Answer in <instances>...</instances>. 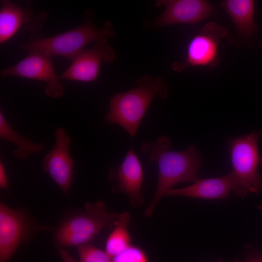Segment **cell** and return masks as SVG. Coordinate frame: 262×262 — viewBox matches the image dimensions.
Returning a JSON list of instances; mask_svg holds the SVG:
<instances>
[{"label":"cell","instance_id":"2e32d148","mask_svg":"<svg viewBox=\"0 0 262 262\" xmlns=\"http://www.w3.org/2000/svg\"><path fill=\"white\" fill-rule=\"evenodd\" d=\"M0 137L15 144L16 149L14 155L18 159H24L30 154L38 153L44 149L42 143L35 144L17 133L9 125L3 115L0 113Z\"/></svg>","mask_w":262,"mask_h":262},{"label":"cell","instance_id":"5bb4252c","mask_svg":"<svg viewBox=\"0 0 262 262\" xmlns=\"http://www.w3.org/2000/svg\"><path fill=\"white\" fill-rule=\"evenodd\" d=\"M235 183L232 172L218 178L198 179L193 184L180 189H170L165 195L184 196L205 199H226Z\"/></svg>","mask_w":262,"mask_h":262},{"label":"cell","instance_id":"ac0fdd59","mask_svg":"<svg viewBox=\"0 0 262 262\" xmlns=\"http://www.w3.org/2000/svg\"><path fill=\"white\" fill-rule=\"evenodd\" d=\"M80 262H112L111 258L106 251L90 244L78 247Z\"/></svg>","mask_w":262,"mask_h":262},{"label":"cell","instance_id":"277c9868","mask_svg":"<svg viewBox=\"0 0 262 262\" xmlns=\"http://www.w3.org/2000/svg\"><path fill=\"white\" fill-rule=\"evenodd\" d=\"M261 131H253L245 135L227 140L235 180L234 194L244 197L248 193L258 194L262 175L257 172L261 156L258 140Z\"/></svg>","mask_w":262,"mask_h":262},{"label":"cell","instance_id":"7402d4cb","mask_svg":"<svg viewBox=\"0 0 262 262\" xmlns=\"http://www.w3.org/2000/svg\"><path fill=\"white\" fill-rule=\"evenodd\" d=\"M233 262H262V257L257 254H254L249 256L243 262L235 261Z\"/></svg>","mask_w":262,"mask_h":262},{"label":"cell","instance_id":"e0dca14e","mask_svg":"<svg viewBox=\"0 0 262 262\" xmlns=\"http://www.w3.org/2000/svg\"><path fill=\"white\" fill-rule=\"evenodd\" d=\"M130 221L128 213L124 212L119 214L118 220L105 245V251L111 258L131 246V240L127 228Z\"/></svg>","mask_w":262,"mask_h":262},{"label":"cell","instance_id":"52a82bcc","mask_svg":"<svg viewBox=\"0 0 262 262\" xmlns=\"http://www.w3.org/2000/svg\"><path fill=\"white\" fill-rule=\"evenodd\" d=\"M47 16L46 11L36 12L25 3L21 5L9 0H0V43L11 39L21 30L31 33V38L36 37Z\"/></svg>","mask_w":262,"mask_h":262},{"label":"cell","instance_id":"8fae6325","mask_svg":"<svg viewBox=\"0 0 262 262\" xmlns=\"http://www.w3.org/2000/svg\"><path fill=\"white\" fill-rule=\"evenodd\" d=\"M55 143L43 159V169L49 173L64 193H67L72 182L73 160L69 153L71 139L64 128H58L54 133Z\"/></svg>","mask_w":262,"mask_h":262},{"label":"cell","instance_id":"3957f363","mask_svg":"<svg viewBox=\"0 0 262 262\" xmlns=\"http://www.w3.org/2000/svg\"><path fill=\"white\" fill-rule=\"evenodd\" d=\"M114 33L110 21H105L102 27H98L86 17L75 28L48 37L30 38L18 48L29 53H41L51 57L58 56L72 61L88 44L102 37H111Z\"/></svg>","mask_w":262,"mask_h":262},{"label":"cell","instance_id":"d6986e66","mask_svg":"<svg viewBox=\"0 0 262 262\" xmlns=\"http://www.w3.org/2000/svg\"><path fill=\"white\" fill-rule=\"evenodd\" d=\"M112 262H148L144 252L140 248L130 246L112 258Z\"/></svg>","mask_w":262,"mask_h":262},{"label":"cell","instance_id":"5b68a950","mask_svg":"<svg viewBox=\"0 0 262 262\" xmlns=\"http://www.w3.org/2000/svg\"><path fill=\"white\" fill-rule=\"evenodd\" d=\"M85 211L73 216L58 228L56 239L61 246H80L92 240L104 227L115 228L119 214L106 211L103 202H87Z\"/></svg>","mask_w":262,"mask_h":262},{"label":"cell","instance_id":"44dd1931","mask_svg":"<svg viewBox=\"0 0 262 262\" xmlns=\"http://www.w3.org/2000/svg\"><path fill=\"white\" fill-rule=\"evenodd\" d=\"M58 252L63 262H78L62 247L59 248Z\"/></svg>","mask_w":262,"mask_h":262},{"label":"cell","instance_id":"9a60e30c","mask_svg":"<svg viewBox=\"0 0 262 262\" xmlns=\"http://www.w3.org/2000/svg\"><path fill=\"white\" fill-rule=\"evenodd\" d=\"M222 6L232 20L237 32L244 37L255 33L254 1L252 0H225Z\"/></svg>","mask_w":262,"mask_h":262},{"label":"cell","instance_id":"603a6c76","mask_svg":"<svg viewBox=\"0 0 262 262\" xmlns=\"http://www.w3.org/2000/svg\"><path fill=\"white\" fill-rule=\"evenodd\" d=\"M257 207L259 209L262 210V205H257Z\"/></svg>","mask_w":262,"mask_h":262},{"label":"cell","instance_id":"9c48e42d","mask_svg":"<svg viewBox=\"0 0 262 262\" xmlns=\"http://www.w3.org/2000/svg\"><path fill=\"white\" fill-rule=\"evenodd\" d=\"M51 58L44 54L29 53L17 63L2 69L0 76H17L43 82L46 83L44 92L47 96L61 97L64 87L55 73Z\"/></svg>","mask_w":262,"mask_h":262},{"label":"cell","instance_id":"7c38bea8","mask_svg":"<svg viewBox=\"0 0 262 262\" xmlns=\"http://www.w3.org/2000/svg\"><path fill=\"white\" fill-rule=\"evenodd\" d=\"M28 229L25 214L0 204V262H9Z\"/></svg>","mask_w":262,"mask_h":262},{"label":"cell","instance_id":"7a4b0ae2","mask_svg":"<svg viewBox=\"0 0 262 262\" xmlns=\"http://www.w3.org/2000/svg\"><path fill=\"white\" fill-rule=\"evenodd\" d=\"M168 87L164 79L146 74L137 80V86L118 92L110 99L104 121L122 127L133 138L152 100L156 96L162 99L168 97Z\"/></svg>","mask_w":262,"mask_h":262},{"label":"cell","instance_id":"4fadbf2b","mask_svg":"<svg viewBox=\"0 0 262 262\" xmlns=\"http://www.w3.org/2000/svg\"><path fill=\"white\" fill-rule=\"evenodd\" d=\"M109 179L117 182L113 190L125 193L134 205L142 203L140 190L143 178L141 163L131 147L121 164L109 170Z\"/></svg>","mask_w":262,"mask_h":262},{"label":"cell","instance_id":"8992f818","mask_svg":"<svg viewBox=\"0 0 262 262\" xmlns=\"http://www.w3.org/2000/svg\"><path fill=\"white\" fill-rule=\"evenodd\" d=\"M227 33V29L218 23H206L190 40L184 57L172 64L173 70L179 73L189 66H215L218 61L219 40Z\"/></svg>","mask_w":262,"mask_h":262},{"label":"cell","instance_id":"ba28073f","mask_svg":"<svg viewBox=\"0 0 262 262\" xmlns=\"http://www.w3.org/2000/svg\"><path fill=\"white\" fill-rule=\"evenodd\" d=\"M107 38H100L91 47L80 51L72 64L59 76V79L82 82L96 81L101 64L112 63L115 59V51L108 44Z\"/></svg>","mask_w":262,"mask_h":262},{"label":"cell","instance_id":"cb8c5ba5","mask_svg":"<svg viewBox=\"0 0 262 262\" xmlns=\"http://www.w3.org/2000/svg\"><path fill=\"white\" fill-rule=\"evenodd\" d=\"M260 164L262 165V156H261V158H260Z\"/></svg>","mask_w":262,"mask_h":262},{"label":"cell","instance_id":"6da1fadb","mask_svg":"<svg viewBox=\"0 0 262 262\" xmlns=\"http://www.w3.org/2000/svg\"><path fill=\"white\" fill-rule=\"evenodd\" d=\"M170 139L164 135L154 142H143L140 145L141 153L150 161L157 164L158 178L154 197L144 214L150 217L159 200L166 192L176 184L195 182L198 179L196 172L202 165L199 152L194 145L182 151L170 150Z\"/></svg>","mask_w":262,"mask_h":262},{"label":"cell","instance_id":"ffe728a7","mask_svg":"<svg viewBox=\"0 0 262 262\" xmlns=\"http://www.w3.org/2000/svg\"><path fill=\"white\" fill-rule=\"evenodd\" d=\"M7 180L3 165L0 163V187L1 188L7 190Z\"/></svg>","mask_w":262,"mask_h":262},{"label":"cell","instance_id":"30bf717a","mask_svg":"<svg viewBox=\"0 0 262 262\" xmlns=\"http://www.w3.org/2000/svg\"><path fill=\"white\" fill-rule=\"evenodd\" d=\"M155 6L164 7L154 21V25L158 27L196 23L206 18L213 11L212 5L203 0H159Z\"/></svg>","mask_w":262,"mask_h":262}]
</instances>
